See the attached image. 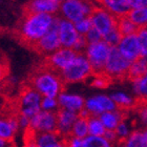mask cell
<instances>
[{
  "instance_id": "1",
  "label": "cell",
  "mask_w": 147,
  "mask_h": 147,
  "mask_svg": "<svg viewBox=\"0 0 147 147\" xmlns=\"http://www.w3.org/2000/svg\"><path fill=\"white\" fill-rule=\"evenodd\" d=\"M57 18V16L49 14L25 13L18 28L20 39L34 47L35 44L52 30Z\"/></svg>"
},
{
  "instance_id": "2",
  "label": "cell",
  "mask_w": 147,
  "mask_h": 147,
  "mask_svg": "<svg viewBox=\"0 0 147 147\" xmlns=\"http://www.w3.org/2000/svg\"><path fill=\"white\" fill-rule=\"evenodd\" d=\"M26 84L37 90L42 97L49 98H58V96L64 90V82L60 75L45 65L35 69Z\"/></svg>"
},
{
  "instance_id": "3",
  "label": "cell",
  "mask_w": 147,
  "mask_h": 147,
  "mask_svg": "<svg viewBox=\"0 0 147 147\" xmlns=\"http://www.w3.org/2000/svg\"><path fill=\"white\" fill-rule=\"evenodd\" d=\"M41 100L42 96L28 84H25L20 89L18 98L16 99L19 108V115L32 120L41 111Z\"/></svg>"
},
{
  "instance_id": "4",
  "label": "cell",
  "mask_w": 147,
  "mask_h": 147,
  "mask_svg": "<svg viewBox=\"0 0 147 147\" xmlns=\"http://www.w3.org/2000/svg\"><path fill=\"white\" fill-rule=\"evenodd\" d=\"M59 75L64 84H66L84 81L94 76V73L86 56L84 54H78L76 59Z\"/></svg>"
},
{
  "instance_id": "5",
  "label": "cell",
  "mask_w": 147,
  "mask_h": 147,
  "mask_svg": "<svg viewBox=\"0 0 147 147\" xmlns=\"http://www.w3.org/2000/svg\"><path fill=\"white\" fill-rule=\"evenodd\" d=\"M131 62L127 60L120 53L118 47L110 49L109 56L107 58L104 68V75L113 81H124L127 78V73Z\"/></svg>"
},
{
  "instance_id": "6",
  "label": "cell",
  "mask_w": 147,
  "mask_h": 147,
  "mask_svg": "<svg viewBox=\"0 0 147 147\" xmlns=\"http://www.w3.org/2000/svg\"><path fill=\"white\" fill-rule=\"evenodd\" d=\"M94 9L95 7L88 0H62L60 3L62 18L73 23H76L85 17H89Z\"/></svg>"
},
{
  "instance_id": "7",
  "label": "cell",
  "mask_w": 147,
  "mask_h": 147,
  "mask_svg": "<svg viewBox=\"0 0 147 147\" xmlns=\"http://www.w3.org/2000/svg\"><path fill=\"white\" fill-rule=\"evenodd\" d=\"M110 49L111 47L103 40L87 45L84 55L86 56L89 64L92 66L94 75L104 74L105 64L109 56Z\"/></svg>"
},
{
  "instance_id": "8",
  "label": "cell",
  "mask_w": 147,
  "mask_h": 147,
  "mask_svg": "<svg viewBox=\"0 0 147 147\" xmlns=\"http://www.w3.org/2000/svg\"><path fill=\"white\" fill-rule=\"evenodd\" d=\"M78 53L75 52L73 49L60 47L58 51L46 57L44 65L49 69L60 74L76 59Z\"/></svg>"
},
{
  "instance_id": "9",
  "label": "cell",
  "mask_w": 147,
  "mask_h": 147,
  "mask_svg": "<svg viewBox=\"0 0 147 147\" xmlns=\"http://www.w3.org/2000/svg\"><path fill=\"white\" fill-rule=\"evenodd\" d=\"M92 23V28L102 35V37L117 28L118 19L102 7H95L92 15L89 16Z\"/></svg>"
},
{
  "instance_id": "10",
  "label": "cell",
  "mask_w": 147,
  "mask_h": 147,
  "mask_svg": "<svg viewBox=\"0 0 147 147\" xmlns=\"http://www.w3.org/2000/svg\"><path fill=\"white\" fill-rule=\"evenodd\" d=\"M32 129L37 134L40 132H57V111L41 110L31 120Z\"/></svg>"
},
{
  "instance_id": "11",
  "label": "cell",
  "mask_w": 147,
  "mask_h": 147,
  "mask_svg": "<svg viewBox=\"0 0 147 147\" xmlns=\"http://www.w3.org/2000/svg\"><path fill=\"white\" fill-rule=\"evenodd\" d=\"M59 17L57 18L55 25L53 26V28L49 33H46L38 42L35 44L33 49L37 51L38 53L45 55L46 57L49 55H52L53 53H55L56 51H58L61 46V42L59 39L58 32H57V22H58Z\"/></svg>"
},
{
  "instance_id": "12",
  "label": "cell",
  "mask_w": 147,
  "mask_h": 147,
  "mask_svg": "<svg viewBox=\"0 0 147 147\" xmlns=\"http://www.w3.org/2000/svg\"><path fill=\"white\" fill-rule=\"evenodd\" d=\"M84 108L88 111L90 116L99 117L104 113L116 110L117 106L110 97L105 95H98L85 100Z\"/></svg>"
},
{
  "instance_id": "13",
  "label": "cell",
  "mask_w": 147,
  "mask_h": 147,
  "mask_svg": "<svg viewBox=\"0 0 147 147\" xmlns=\"http://www.w3.org/2000/svg\"><path fill=\"white\" fill-rule=\"evenodd\" d=\"M57 32L62 47L74 49L80 36L75 28V23L64 18H59L57 22Z\"/></svg>"
},
{
  "instance_id": "14",
  "label": "cell",
  "mask_w": 147,
  "mask_h": 147,
  "mask_svg": "<svg viewBox=\"0 0 147 147\" xmlns=\"http://www.w3.org/2000/svg\"><path fill=\"white\" fill-rule=\"evenodd\" d=\"M78 118L79 113L59 108L57 110V134L63 139L69 138L73 126Z\"/></svg>"
},
{
  "instance_id": "15",
  "label": "cell",
  "mask_w": 147,
  "mask_h": 147,
  "mask_svg": "<svg viewBox=\"0 0 147 147\" xmlns=\"http://www.w3.org/2000/svg\"><path fill=\"white\" fill-rule=\"evenodd\" d=\"M117 47L120 51V53L130 62L136 61L137 59L142 57L141 47H140L137 34L123 37Z\"/></svg>"
},
{
  "instance_id": "16",
  "label": "cell",
  "mask_w": 147,
  "mask_h": 147,
  "mask_svg": "<svg viewBox=\"0 0 147 147\" xmlns=\"http://www.w3.org/2000/svg\"><path fill=\"white\" fill-rule=\"evenodd\" d=\"M60 3L59 0H30L24 11L25 13L56 15V13L60 12Z\"/></svg>"
},
{
  "instance_id": "17",
  "label": "cell",
  "mask_w": 147,
  "mask_h": 147,
  "mask_svg": "<svg viewBox=\"0 0 147 147\" xmlns=\"http://www.w3.org/2000/svg\"><path fill=\"white\" fill-rule=\"evenodd\" d=\"M59 108H63L66 110H71L74 113H79L85 107V100L79 95L68 94V92H61L58 96Z\"/></svg>"
},
{
  "instance_id": "18",
  "label": "cell",
  "mask_w": 147,
  "mask_h": 147,
  "mask_svg": "<svg viewBox=\"0 0 147 147\" xmlns=\"http://www.w3.org/2000/svg\"><path fill=\"white\" fill-rule=\"evenodd\" d=\"M128 111L116 109L113 111H107L99 116V119L101 120L102 124L104 125L106 130H115L117 126L123 121H126V119L129 117Z\"/></svg>"
},
{
  "instance_id": "19",
  "label": "cell",
  "mask_w": 147,
  "mask_h": 147,
  "mask_svg": "<svg viewBox=\"0 0 147 147\" xmlns=\"http://www.w3.org/2000/svg\"><path fill=\"white\" fill-rule=\"evenodd\" d=\"M101 4L102 9L113 14L116 18L127 16L131 11L126 0H97Z\"/></svg>"
},
{
  "instance_id": "20",
  "label": "cell",
  "mask_w": 147,
  "mask_h": 147,
  "mask_svg": "<svg viewBox=\"0 0 147 147\" xmlns=\"http://www.w3.org/2000/svg\"><path fill=\"white\" fill-rule=\"evenodd\" d=\"M36 138L38 147H66L65 139L57 132H40Z\"/></svg>"
},
{
  "instance_id": "21",
  "label": "cell",
  "mask_w": 147,
  "mask_h": 147,
  "mask_svg": "<svg viewBox=\"0 0 147 147\" xmlns=\"http://www.w3.org/2000/svg\"><path fill=\"white\" fill-rule=\"evenodd\" d=\"M147 74V58L146 57H140L136 61L131 62L130 67L127 73V78L130 82H135Z\"/></svg>"
},
{
  "instance_id": "22",
  "label": "cell",
  "mask_w": 147,
  "mask_h": 147,
  "mask_svg": "<svg viewBox=\"0 0 147 147\" xmlns=\"http://www.w3.org/2000/svg\"><path fill=\"white\" fill-rule=\"evenodd\" d=\"M110 98L115 102L117 109L132 113V110L136 106L135 98H130L128 95H126L124 92H115L110 96Z\"/></svg>"
},
{
  "instance_id": "23",
  "label": "cell",
  "mask_w": 147,
  "mask_h": 147,
  "mask_svg": "<svg viewBox=\"0 0 147 147\" xmlns=\"http://www.w3.org/2000/svg\"><path fill=\"white\" fill-rule=\"evenodd\" d=\"M117 19H118V21H117V28L119 30L120 34L122 35V37L130 36V35H135L138 33L140 28L130 20L128 15L123 16V17H120V18H117Z\"/></svg>"
},
{
  "instance_id": "24",
  "label": "cell",
  "mask_w": 147,
  "mask_h": 147,
  "mask_svg": "<svg viewBox=\"0 0 147 147\" xmlns=\"http://www.w3.org/2000/svg\"><path fill=\"white\" fill-rule=\"evenodd\" d=\"M117 147H146V139L141 129L130 132L128 138Z\"/></svg>"
},
{
  "instance_id": "25",
  "label": "cell",
  "mask_w": 147,
  "mask_h": 147,
  "mask_svg": "<svg viewBox=\"0 0 147 147\" xmlns=\"http://www.w3.org/2000/svg\"><path fill=\"white\" fill-rule=\"evenodd\" d=\"M132 84H134V92L136 94V102L147 104V74L135 81Z\"/></svg>"
},
{
  "instance_id": "26",
  "label": "cell",
  "mask_w": 147,
  "mask_h": 147,
  "mask_svg": "<svg viewBox=\"0 0 147 147\" xmlns=\"http://www.w3.org/2000/svg\"><path fill=\"white\" fill-rule=\"evenodd\" d=\"M71 137L78 139H85L87 136H89L88 132V118L80 117L77 119L71 129Z\"/></svg>"
},
{
  "instance_id": "27",
  "label": "cell",
  "mask_w": 147,
  "mask_h": 147,
  "mask_svg": "<svg viewBox=\"0 0 147 147\" xmlns=\"http://www.w3.org/2000/svg\"><path fill=\"white\" fill-rule=\"evenodd\" d=\"M106 131L104 125L102 124L99 117L89 116L88 117V132L89 136H96V137H103Z\"/></svg>"
},
{
  "instance_id": "28",
  "label": "cell",
  "mask_w": 147,
  "mask_h": 147,
  "mask_svg": "<svg viewBox=\"0 0 147 147\" xmlns=\"http://www.w3.org/2000/svg\"><path fill=\"white\" fill-rule=\"evenodd\" d=\"M128 17L139 28H147V6L143 9H131L128 14Z\"/></svg>"
},
{
  "instance_id": "29",
  "label": "cell",
  "mask_w": 147,
  "mask_h": 147,
  "mask_svg": "<svg viewBox=\"0 0 147 147\" xmlns=\"http://www.w3.org/2000/svg\"><path fill=\"white\" fill-rule=\"evenodd\" d=\"M132 113H135L138 117V119L134 122V124H136V123L140 124L142 127L141 130L147 129V104L136 102V106L132 110Z\"/></svg>"
},
{
  "instance_id": "30",
  "label": "cell",
  "mask_w": 147,
  "mask_h": 147,
  "mask_svg": "<svg viewBox=\"0 0 147 147\" xmlns=\"http://www.w3.org/2000/svg\"><path fill=\"white\" fill-rule=\"evenodd\" d=\"M83 147H115L104 137L87 136L83 139Z\"/></svg>"
},
{
  "instance_id": "31",
  "label": "cell",
  "mask_w": 147,
  "mask_h": 147,
  "mask_svg": "<svg viewBox=\"0 0 147 147\" xmlns=\"http://www.w3.org/2000/svg\"><path fill=\"white\" fill-rule=\"evenodd\" d=\"M123 37L122 35L120 34L118 28H113V31H110L109 33H107L106 35L103 36V41L106 42L110 47H117L119 45L120 41L122 39Z\"/></svg>"
},
{
  "instance_id": "32",
  "label": "cell",
  "mask_w": 147,
  "mask_h": 147,
  "mask_svg": "<svg viewBox=\"0 0 147 147\" xmlns=\"http://www.w3.org/2000/svg\"><path fill=\"white\" fill-rule=\"evenodd\" d=\"M113 83V80L109 79L106 75H94L92 80L90 82V85L96 87V88H106Z\"/></svg>"
},
{
  "instance_id": "33",
  "label": "cell",
  "mask_w": 147,
  "mask_h": 147,
  "mask_svg": "<svg viewBox=\"0 0 147 147\" xmlns=\"http://www.w3.org/2000/svg\"><path fill=\"white\" fill-rule=\"evenodd\" d=\"M37 132L31 127L23 130V147H38Z\"/></svg>"
},
{
  "instance_id": "34",
  "label": "cell",
  "mask_w": 147,
  "mask_h": 147,
  "mask_svg": "<svg viewBox=\"0 0 147 147\" xmlns=\"http://www.w3.org/2000/svg\"><path fill=\"white\" fill-rule=\"evenodd\" d=\"M75 28H76L78 34L81 35V36H85L92 28V20H90V17H85V18L77 21L75 23Z\"/></svg>"
},
{
  "instance_id": "35",
  "label": "cell",
  "mask_w": 147,
  "mask_h": 147,
  "mask_svg": "<svg viewBox=\"0 0 147 147\" xmlns=\"http://www.w3.org/2000/svg\"><path fill=\"white\" fill-rule=\"evenodd\" d=\"M59 109V104L57 98L42 97L41 100V110L44 111H57Z\"/></svg>"
},
{
  "instance_id": "36",
  "label": "cell",
  "mask_w": 147,
  "mask_h": 147,
  "mask_svg": "<svg viewBox=\"0 0 147 147\" xmlns=\"http://www.w3.org/2000/svg\"><path fill=\"white\" fill-rule=\"evenodd\" d=\"M140 47H141V56L147 58V28H140L137 33Z\"/></svg>"
},
{
  "instance_id": "37",
  "label": "cell",
  "mask_w": 147,
  "mask_h": 147,
  "mask_svg": "<svg viewBox=\"0 0 147 147\" xmlns=\"http://www.w3.org/2000/svg\"><path fill=\"white\" fill-rule=\"evenodd\" d=\"M85 38H86V41L88 44H92V43H96V42H99V41H102L103 40V37L102 35L99 33L97 30L92 28L90 31L85 35Z\"/></svg>"
},
{
  "instance_id": "38",
  "label": "cell",
  "mask_w": 147,
  "mask_h": 147,
  "mask_svg": "<svg viewBox=\"0 0 147 147\" xmlns=\"http://www.w3.org/2000/svg\"><path fill=\"white\" fill-rule=\"evenodd\" d=\"M87 45H88V43L86 41L85 36H81V35H80L73 49L75 52L78 53V54H83V52H85Z\"/></svg>"
},
{
  "instance_id": "39",
  "label": "cell",
  "mask_w": 147,
  "mask_h": 147,
  "mask_svg": "<svg viewBox=\"0 0 147 147\" xmlns=\"http://www.w3.org/2000/svg\"><path fill=\"white\" fill-rule=\"evenodd\" d=\"M130 9H139L147 6V0H126Z\"/></svg>"
},
{
  "instance_id": "40",
  "label": "cell",
  "mask_w": 147,
  "mask_h": 147,
  "mask_svg": "<svg viewBox=\"0 0 147 147\" xmlns=\"http://www.w3.org/2000/svg\"><path fill=\"white\" fill-rule=\"evenodd\" d=\"M66 142V147H83V140L75 137H69V138L65 139Z\"/></svg>"
},
{
  "instance_id": "41",
  "label": "cell",
  "mask_w": 147,
  "mask_h": 147,
  "mask_svg": "<svg viewBox=\"0 0 147 147\" xmlns=\"http://www.w3.org/2000/svg\"><path fill=\"white\" fill-rule=\"evenodd\" d=\"M103 137H104L109 143H111L113 146H116L118 141H119V140H118V136H117L115 130H106Z\"/></svg>"
},
{
  "instance_id": "42",
  "label": "cell",
  "mask_w": 147,
  "mask_h": 147,
  "mask_svg": "<svg viewBox=\"0 0 147 147\" xmlns=\"http://www.w3.org/2000/svg\"><path fill=\"white\" fill-rule=\"evenodd\" d=\"M9 76V66L7 63L0 61V83L5 81Z\"/></svg>"
},
{
  "instance_id": "43",
  "label": "cell",
  "mask_w": 147,
  "mask_h": 147,
  "mask_svg": "<svg viewBox=\"0 0 147 147\" xmlns=\"http://www.w3.org/2000/svg\"><path fill=\"white\" fill-rule=\"evenodd\" d=\"M9 101V99H7L6 96H0V113L6 108Z\"/></svg>"
},
{
  "instance_id": "44",
  "label": "cell",
  "mask_w": 147,
  "mask_h": 147,
  "mask_svg": "<svg viewBox=\"0 0 147 147\" xmlns=\"http://www.w3.org/2000/svg\"><path fill=\"white\" fill-rule=\"evenodd\" d=\"M7 85H9V82H7V79L5 81L0 83V96H6L5 92L7 90Z\"/></svg>"
},
{
  "instance_id": "45",
  "label": "cell",
  "mask_w": 147,
  "mask_h": 147,
  "mask_svg": "<svg viewBox=\"0 0 147 147\" xmlns=\"http://www.w3.org/2000/svg\"><path fill=\"white\" fill-rule=\"evenodd\" d=\"M9 145H12V144L9 143V142L4 141V140H2V139H0V147H9Z\"/></svg>"
},
{
  "instance_id": "46",
  "label": "cell",
  "mask_w": 147,
  "mask_h": 147,
  "mask_svg": "<svg viewBox=\"0 0 147 147\" xmlns=\"http://www.w3.org/2000/svg\"><path fill=\"white\" fill-rule=\"evenodd\" d=\"M9 147H15V145H14V144H12V145H9Z\"/></svg>"
},
{
  "instance_id": "47",
  "label": "cell",
  "mask_w": 147,
  "mask_h": 147,
  "mask_svg": "<svg viewBox=\"0 0 147 147\" xmlns=\"http://www.w3.org/2000/svg\"><path fill=\"white\" fill-rule=\"evenodd\" d=\"M59 1H62V0H59Z\"/></svg>"
},
{
  "instance_id": "48",
  "label": "cell",
  "mask_w": 147,
  "mask_h": 147,
  "mask_svg": "<svg viewBox=\"0 0 147 147\" xmlns=\"http://www.w3.org/2000/svg\"><path fill=\"white\" fill-rule=\"evenodd\" d=\"M146 147H147V143H146Z\"/></svg>"
}]
</instances>
